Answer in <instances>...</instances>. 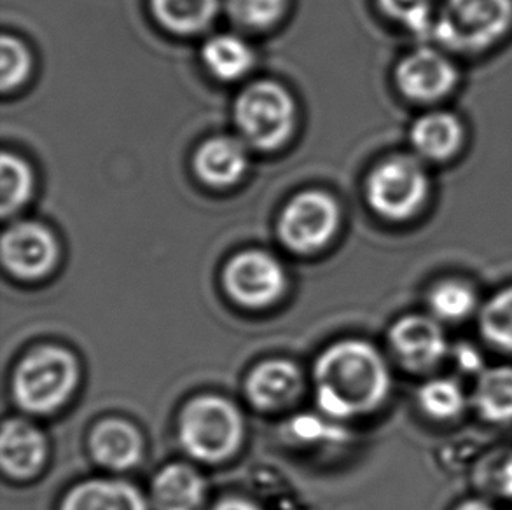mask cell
Masks as SVG:
<instances>
[{"label": "cell", "instance_id": "7a4b0ae2", "mask_svg": "<svg viewBox=\"0 0 512 510\" xmlns=\"http://www.w3.org/2000/svg\"><path fill=\"white\" fill-rule=\"evenodd\" d=\"M511 28L512 0H443L430 37L450 51L481 53Z\"/></svg>", "mask_w": 512, "mask_h": 510}, {"label": "cell", "instance_id": "7c38bea8", "mask_svg": "<svg viewBox=\"0 0 512 510\" xmlns=\"http://www.w3.org/2000/svg\"><path fill=\"white\" fill-rule=\"evenodd\" d=\"M465 130L462 121L446 111H430L416 119L409 142L416 158L432 163H443L455 158L464 145Z\"/></svg>", "mask_w": 512, "mask_h": 510}, {"label": "cell", "instance_id": "603a6c76", "mask_svg": "<svg viewBox=\"0 0 512 510\" xmlns=\"http://www.w3.org/2000/svg\"><path fill=\"white\" fill-rule=\"evenodd\" d=\"M464 392L458 383L446 378L427 381L418 390V406L434 420H455L464 413Z\"/></svg>", "mask_w": 512, "mask_h": 510}, {"label": "cell", "instance_id": "e0dca14e", "mask_svg": "<svg viewBox=\"0 0 512 510\" xmlns=\"http://www.w3.org/2000/svg\"><path fill=\"white\" fill-rule=\"evenodd\" d=\"M205 491V481L196 470L173 463L161 470L154 481V504L158 510H201Z\"/></svg>", "mask_w": 512, "mask_h": 510}, {"label": "cell", "instance_id": "f546056e", "mask_svg": "<svg viewBox=\"0 0 512 510\" xmlns=\"http://www.w3.org/2000/svg\"><path fill=\"white\" fill-rule=\"evenodd\" d=\"M214 510H259L256 505L250 504L247 500H238V498H229L221 504L215 505Z\"/></svg>", "mask_w": 512, "mask_h": 510}, {"label": "cell", "instance_id": "1f68e13d", "mask_svg": "<svg viewBox=\"0 0 512 510\" xmlns=\"http://www.w3.org/2000/svg\"><path fill=\"white\" fill-rule=\"evenodd\" d=\"M455 510H495L485 500H467L464 504L458 505Z\"/></svg>", "mask_w": 512, "mask_h": 510}, {"label": "cell", "instance_id": "4316f807", "mask_svg": "<svg viewBox=\"0 0 512 510\" xmlns=\"http://www.w3.org/2000/svg\"><path fill=\"white\" fill-rule=\"evenodd\" d=\"M231 18L243 27L264 28L282 16L285 0H226Z\"/></svg>", "mask_w": 512, "mask_h": 510}, {"label": "cell", "instance_id": "8992f818", "mask_svg": "<svg viewBox=\"0 0 512 510\" xmlns=\"http://www.w3.org/2000/svg\"><path fill=\"white\" fill-rule=\"evenodd\" d=\"M294 119V100L273 81L250 84L236 100V126L257 149L271 151L284 144L294 130Z\"/></svg>", "mask_w": 512, "mask_h": 510}, {"label": "cell", "instance_id": "7402d4cb", "mask_svg": "<svg viewBox=\"0 0 512 510\" xmlns=\"http://www.w3.org/2000/svg\"><path fill=\"white\" fill-rule=\"evenodd\" d=\"M478 304L476 292L471 285L460 280H444L430 290L429 308L437 320L462 322L471 317Z\"/></svg>", "mask_w": 512, "mask_h": 510}, {"label": "cell", "instance_id": "cb8c5ba5", "mask_svg": "<svg viewBox=\"0 0 512 510\" xmlns=\"http://www.w3.org/2000/svg\"><path fill=\"white\" fill-rule=\"evenodd\" d=\"M479 329L490 345L512 352V287L500 290L483 306Z\"/></svg>", "mask_w": 512, "mask_h": 510}, {"label": "cell", "instance_id": "9c48e42d", "mask_svg": "<svg viewBox=\"0 0 512 510\" xmlns=\"http://www.w3.org/2000/svg\"><path fill=\"white\" fill-rule=\"evenodd\" d=\"M224 285L236 303L263 308L284 292V269L273 255L249 250L233 257L224 271Z\"/></svg>", "mask_w": 512, "mask_h": 510}, {"label": "cell", "instance_id": "6da1fadb", "mask_svg": "<svg viewBox=\"0 0 512 510\" xmlns=\"http://www.w3.org/2000/svg\"><path fill=\"white\" fill-rule=\"evenodd\" d=\"M315 386L320 409L334 418L366 414L390 393V373L380 352L364 341H341L317 360Z\"/></svg>", "mask_w": 512, "mask_h": 510}, {"label": "cell", "instance_id": "44dd1931", "mask_svg": "<svg viewBox=\"0 0 512 510\" xmlns=\"http://www.w3.org/2000/svg\"><path fill=\"white\" fill-rule=\"evenodd\" d=\"M153 13L175 34H196L214 20L219 0H151Z\"/></svg>", "mask_w": 512, "mask_h": 510}, {"label": "cell", "instance_id": "4fadbf2b", "mask_svg": "<svg viewBox=\"0 0 512 510\" xmlns=\"http://www.w3.org/2000/svg\"><path fill=\"white\" fill-rule=\"evenodd\" d=\"M46 460L44 435L25 421H7L0 437V462L9 476L30 477Z\"/></svg>", "mask_w": 512, "mask_h": 510}, {"label": "cell", "instance_id": "277c9868", "mask_svg": "<svg viewBox=\"0 0 512 510\" xmlns=\"http://www.w3.org/2000/svg\"><path fill=\"white\" fill-rule=\"evenodd\" d=\"M429 194V173L415 156L385 159L367 177L369 207L387 221H408L422 210Z\"/></svg>", "mask_w": 512, "mask_h": 510}, {"label": "cell", "instance_id": "8fae6325", "mask_svg": "<svg viewBox=\"0 0 512 510\" xmlns=\"http://www.w3.org/2000/svg\"><path fill=\"white\" fill-rule=\"evenodd\" d=\"M390 343L397 357L411 371H429L448 353L443 327L434 317L408 315L395 322Z\"/></svg>", "mask_w": 512, "mask_h": 510}, {"label": "cell", "instance_id": "d6986e66", "mask_svg": "<svg viewBox=\"0 0 512 510\" xmlns=\"http://www.w3.org/2000/svg\"><path fill=\"white\" fill-rule=\"evenodd\" d=\"M474 404L486 421H512V367L499 366L481 371Z\"/></svg>", "mask_w": 512, "mask_h": 510}, {"label": "cell", "instance_id": "ffe728a7", "mask_svg": "<svg viewBox=\"0 0 512 510\" xmlns=\"http://www.w3.org/2000/svg\"><path fill=\"white\" fill-rule=\"evenodd\" d=\"M203 62L221 81H235L252 67L254 55L247 42L236 35H215L203 46Z\"/></svg>", "mask_w": 512, "mask_h": 510}, {"label": "cell", "instance_id": "ba28073f", "mask_svg": "<svg viewBox=\"0 0 512 510\" xmlns=\"http://www.w3.org/2000/svg\"><path fill=\"white\" fill-rule=\"evenodd\" d=\"M395 83L404 97L418 104H436L458 83V69L450 56L434 48H418L395 69Z\"/></svg>", "mask_w": 512, "mask_h": 510}, {"label": "cell", "instance_id": "9a60e30c", "mask_svg": "<svg viewBox=\"0 0 512 510\" xmlns=\"http://www.w3.org/2000/svg\"><path fill=\"white\" fill-rule=\"evenodd\" d=\"M301 373L289 360H270L254 369L247 381L249 399L261 409L289 404L301 390Z\"/></svg>", "mask_w": 512, "mask_h": 510}, {"label": "cell", "instance_id": "ac0fdd59", "mask_svg": "<svg viewBox=\"0 0 512 510\" xmlns=\"http://www.w3.org/2000/svg\"><path fill=\"white\" fill-rule=\"evenodd\" d=\"M62 510H147V505L132 484L95 479L70 491Z\"/></svg>", "mask_w": 512, "mask_h": 510}, {"label": "cell", "instance_id": "83f0119b", "mask_svg": "<svg viewBox=\"0 0 512 510\" xmlns=\"http://www.w3.org/2000/svg\"><path fill=\"white\" fill-rule=\"evenodd\" d=\"M0 58H2V74H0L2 90H13L16 86H20L30 74V63H32L30 53L20 39L4 35L0 44Z\"/></svg>", "mask_w": 512, "mask_h": 510}, {"label": "cell", "instance_id": "5b68a950", "mask_svg": "<svg viewBox=\"0 0 512 510\" xmlns=\"http://www.w3.org/2000/svg\"><path fill=\"white\" fill-rule=\"evenodd\" d=\"M242 414L229 400L200 397L180 416V442L189 455L205 462H221L242 441Z\"/></svg>", "mask_w": 512, "mask_h": 510}, {"label": "cell", "instance_id": "484cf974", "mask_svg": "<svg viewBox=\"0 0 512 510\" xmlns=\"http://www.w3.org/2000/svg\"><path fill=\"white\" fill-rule=\"evenodd\" d=\"M381 11L390 20L401 23L409 32L429 37L436 20L437 0H378Z\"/></svg>", "mask_w": 512, "mask_h": 510}, {"label": "cell", "instance_id": "f1b7e54d", "mask_svg": "<svg viewBox=\"0 0 512 510\" xmlns=\"http://www.w3.org/2000/svg\"><path fill=\"white\" fill-rule=\"evenodd\" d=\"M490 488L499 493L500 497L512 500V453H506L493 465Z\"/></svg>", "mask_w": 512, "mask_h": 510}, {"label": "cell", "instance_id": "52a82bcc", "mask_svg": "<svg viewBox=\"0 0 512 510\" xmlns=\"http://www.w3.org/2000/svg\"><path fill=\"white\" fill-rule=\"evenodd\" d=\"M338 222L340 210L333 196L306 191L287 203L278 222V235L289 249L306 254L326 247Z\"/></svg>", "mask_w": 512, "mask_h": 510}, {"label": "cell", "instance_id": "d4e9b609", "mask_svg": "<svg viewBox=\"0 0 512 510\" xmlns=\"http://www.w3.org/2000/svg\"><path fill=\"white\" fill-rule=\"evenodd\" d=\"M0 173H2V198H0L2 215H11L27 203L32 193L34 179H32L30 166L11 152L2 154Z\"/></svg>", "mask_w": 512, "mask_h": 510}, {"label": "cell", "instance_id": "3957f363", "mask_svg": "<svg viewBox=\"0 0 512 510\" xmlns=\"http://www.w3.org/2000/svg\"><path fill=\"white\" fill-rule=\"evenodd\" d=\"M77 378L79 367L72 353L58 346H42L16 369L14 397L28 413H53L74 392Z\"/></svg>", "mask_w": 512, "mask_h": 510}, {"label": "cell", "instance_id": "5bb4252c", "mask_svg": "<svg viewBox=\"0 0 512 510\" xmlns=\"http://www.w3.org/2000/svg\"><path fill=\"white\" fill-rule=\"evenodd\" d=\"M247 163V151L238 140L215 137L200 145L194 156V172L208 186L228 187L242 179Z\"/></svg>", "mask_w": 512, "mask_h": 510}, {"label": "cell", "instance_id": "30bf717a", "mask_svg": "<svg viewBox=\"0 0 512 510\" xmlns=\"http://www.w3.org/2000/svg\"><path fill=\"white\" fill-rule=\"evenodd\" d=\"M2 259L13 275L41 278L55 268L58 243L55 236L37 222H18L2 238Z\"/></svg>", "mask_w": 512, "mask_h": 510}, {"label": "cell", "instance_id": "4dcf8cb0", "mask_svg": "<svg viewBox=\"0 0 512 510\" xmlns=\"http://www.w3.org/2000/svg\"><path fill=\"white\" fill-rule=\"evenodd\" d=\"M479 360L481 359H479L478 352H474V350H467V353L464 350V352L458 355V362L465 369H476L478 371Z\"/></svg>", "mask_w": 512, "mask_h": 510}, {"label": "cell", "instance_id": "2e32d148", "mask_svg": "<svg viewBox=\"0 0 512 510\" xmlns=\"http://www.w3.org/2000/svg\"><path fill=\"white\" fill-rule=\"evenodd\" d=\"M91 451L107 469H130L142 455V437L126 421L105 420L91 434Z\"/></svg>", "mask_w": 512, "mask_h": 510}]
</instances>
